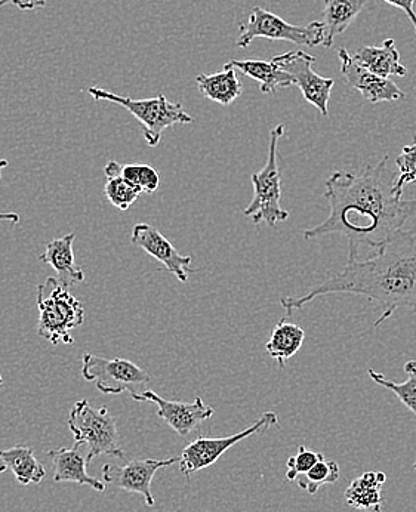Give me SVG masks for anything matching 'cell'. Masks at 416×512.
Here are the masks:
<instances>
[{"mask_svg": "<svg viewBox=\"0 0 416 512\" xmlns=\"http://www.w3.org/2000/svg\"><path fill=\"white\" fill-rule=\"evenodd\" d=\"M82 376L85 381L95 382L101 393L109 396L140 394L150 382V375L140 366L126 359H104L95 354H85L82 359Z\"/></svg>", "mask_w": 416, "mask_h": 512, "instance_id": "8", "label": "cell"}, {"mask_svg": "<svg viewBox=\"0 0 416 512\" xmlns=\"http://www.w3.org/2000/svg\"><path fill=\"white\" fill-rule=\"evenodd\" d=\"M369 0H325L323 5V46L331 48L335 37L342 35L354 23Z\"/></svg>", "mask_w": 416, "mask_h": 512, "instance_id": "21", "label": "cell"}, {"mask_svg": "<svg viewBox=\"0 0 416 512\" xmlns=\"http://www.w3.org/2000/svg\"><path fill=\"white\" fill-rule=\"evenodd\" d=\"M406 373L416 372V360H411V362L406 363L405 367Z\"/></svg>", "mask_w": 416, "mask_h": 512, "instance_id": "33", "label": "cell"}, {"mask_svg": "<svg viewBox=\"0 0 416 512\" xmlns=\"http://www.w3.org/2000/svg\"><path fill=\"white\" fill-rule=\"evenodd\" d=\"M341 477L340 465L335 461H322L317 462L308 473L303 474L297 478V484L300 489L310 493V495H316L319 492L320 487L326 486V484H335Z\"/></svg>", "mask_w": 416, "mask_h": 512, "instance_id": "25", "label": "cell"}, {"mask_svg": "<svg viewBox=\"0 0 416 512\" xmlns=\"http://www.w3.org/2000/svg\"><path fill=\"white\" fill-rule=\"evenodd\" d=\"M46 3L48 0H0V8L14 5L21 11H35V9L45 8Z\"/></svg>", "mask_w": 416, "mask_h": 512, "instance_id": "30", "label": "cell"}, {"mask_svg": "<svg viewBox=\"0 0 416 512\" xmlns=\"http://www.w3.org/2000/svg\"><path fill=\"white\" fill-rule=\"evenodd\" d=\"M196 83L203 97L221 106H230L243 94V85L230 63L224 66L223 72L199 74Z\"/></svg>", "mask_w": 416, "mask_h": 512, "instance_id": "18", "label": "cell"}, {"mask_svg": "<svg viewBox=\"0 0 416 512\" xmlns=\"http://www.w3.org/2000/svg\"><path fill=\"white\" fill-rule=\"evenodd\" d=\"M131 243L137 248L143 249L157 261L162 262L163 267L174 274L181 283L189 282L190 265L193 258L183 256L175 249V246L160 233L153 225L140 222L135 225L131 234Z\"/></svg>", "mask_w": 416, "mask_h": 512, "instance_id": "14", "label": "cell"}, {"mask_svg": "<svg viewBox=\"0 0 416 512\" xmlns=\"http://www.w3.org/2000/svg\"><path fill=\"white\" fill-rule=\"evenodd\" d=\"M396 165L400 175L394 185V190H396L397 196L403 197L406 185L416 181V138L414 144L403 147L402 153L396 159Z\"/></svg>", "mask_w": 416, "mask_h": 512, "instance_id": "28", "label": "cell"}, {"mask_svg": "<svg viewBox=\"0 0 416 512\" xmlns=\"http://www.w3.org/2000/svg\"><path fill=\"white\" fill-rule=\"evenodd\" d=\"M414 470H416V461H415V464H414Z\"/></svg>", "mask_w": 416, "mask_h": 512, "instance_id": "37", "label": "cell"}, {"mask_svg": "<svg viewBox=\"0 0 416 512\" xmlns=\"http://www.w3.org/2000/svg\"><path fill=\"white\" fill-rule=\"evenodd\" d=\"M0 221L11 222V224H18L20 222V215L14 212H0Z\"/></svg>", "mask_w": 416, "mask_h": 512, "instance_id": "32", "label": "cell"}, {"mask_svg": "<svg viewBox=\"0 0 416 512\" xmlns=\"http://www.w3.org/2000/svg\"><path fill=\"white\" fill-rule=\"evenodd\" d=\"M0 456L21 486L39 484L46 476L45 467L36 459L32 447L17 444L11 449L2 450Z\"/></svg>", "mask_w": 416, "mask_h": 512, "instance_id": "23", "label": "cell"}, {"mask_svg": "<svg viewBox=\"0 0 416 512\" xmlns=\"http://www.w3.org/2000/svg\"><path fill=\"white\" fill-rule=\"evenodd\" d=\"M273 61L280 69L291 74L295 85L300 86L307 103L316 107L323 116H329L328 104L335 80L314 72L316 57L304 51H289L276 55Z\"/></svg>", "mask_w": 416, "mask_h": 512, "instance_id": "10", "label": "cell"}, {"mask_svg": "<svg viewBox=\"0 0 416 512\" xmlns=\"http://www.w3.org/2000/svg\"><path fill=\"white\" fill-rule=\"evenodd\" d=\"M390 157L359 172L337 171L326 180L325 197L329 217L316 227L303 231L305 240L328 234H341L348 248L365 245L379 251L409 218L416 214V199L397 196L396 177L388 169Z\"/></svg>", "mask_w": 416, "mask_h": 512, "instance_id": "1", "label": "cell"}, {"mask_svg": "<svg viewBox=\"0 0 416 512\" xmlns=\"http://www.w3.org/2000/svg\"><path fill=\"white\" fill-rule=\"evenodd\" d=\"M353 57L360 66L384 79L408 74V69L400 63V54L393 39L384 40L382 46H363Z\"/></svg>", "mask_w": 416, "mask_h": 512, "instance_id": "17", "label": "cell"}, {"mask_svg": "<svg viewBox=\"0 0 416 512\" xmlns=\"http://www.w3.org/2000/svg\"><path fill=\"white\" fill-rule=\"evenodd\" d=\"M38 333L52 345H72V330L85 323L82 302L60 280L48 277L38 286Z\"/></svg>", "mask_w": 416, "mask_h": 512, "instance_id": "3", "label": "cell"}, {"mask_svg": "<svg viewBox=\"0 0 416 512\" xmlns=\"http://www.w3.org/2000/svg\"><path fill=\"white\" fill-rule=\"evenodd\" d=\"M341 61V74L345 83L357 89L369 103L377 104L381 101L394 103L406 97L405 92L390 79H384L377 74L369 72L366 67L360 66L353 55L345 48L338 51Z\"/></svg>", "mask_w": 416, "mask_h": 512, "instance_id": "13", "label": "cell"}, {"mask_svg": "<svg viewBox=\"0 0 416 512\" xmlns=\"http://www.w3.org/2000/svg\"><path fill=\"white\" fill-rule=\"evenodd\" d=\"M75 239L76 233H69L60 239L51 240L46 245V251L39 256L40 261L54 268L61 285L67 289L85 280V273L75 261V252H73Z\"/></svg>", "mask_w": 416, "mask_h": 512, "instance_id": "15", "label": "cell"}, {"mask_svg": "<svg viewBox=\"0 0 416 512\" xmlns=\"http://www.w3.org/2000/svg\"><path fill=\"white\" fill-rule=\"evenodd\" d=\"M69 428L75 437L76 447L88 446V462L101 455L125 458L116 419L106 406L94 409L88 400H79L70 410Z\"/></svg>", "mask_w": 416, "mask_h": 512, "instance_id": "5", "label": "cell"}, {"mask_svg": "<svg viewBox=\"0 0 416 512\" xmlns=\"http://www.w3.org/2000/svg\"><path fill=\"white\" fill-rule=\"evenodd\" d=\"M368 373L372 381L377 382L385 390H390L391 393L396 394L400 402L405 404L416 416V372L408 373V381L402 382V384H396V382L384 378L382 373L375 372L374 369H369Z\"/></svg>", "mask_w": 416, "mask_h": 512, "instance_id": "27", "label": "cell"}, {"mask_svg": "<svg viewBox=\"0 0 416 512\" xmlns=\"http://www.w3.org/2000/svg\"><path fill=\"white\" fill-rule=\"evenodd\" d=\"M180 462V458L134 459L126 465L106 464L103 467V481L116 489L143 496L147 507H154L152 481L157 471Z\"/></svg>", "mask_w": 416, "mask_h": 512, "instance_id": "11", "label": "cell"}, {"mask_svg": "<svg viewBox=\"0 0 416 512\" xmlns=\"http://www.w3.org/2000/svg\"><path fill=\"white\" fill-rule=\"evenodd\" d=\"M135 402H152L157 406V416L162 418L175 433L181 437L189 436L202 422L212 418L215 410L203 402L202 397H197L194 402H171L162 399L152 390L143 391L140 394H132Z\"/></svg>", "mask_w": 416, "mask_h": 512, "instance_id": "12", "label": "cell"}, {"mask_svg": "<svg viewBox=\"0 0 416 512\" xmlns=\"http://www.w3.org/2000/svg\"><path fill=\"white\" fill-rule=\"evenodd\" d=\"M357 255V249L348 248L344 270L323 280L303 296L280 299L288 316L319 296L334 293L366 296L381 305L382 314L375 328L400 308L416 313V227L397 231L371 259L359 261Z\"/></svg>", "mask_w": 416, "mask_h": 512, "instance_id": "2", "label": "cell"}, {"mask_svg": "<svg viewBox=\"0 0 416 512\" xmlns=\"http://www.w3.org/2000/svg\"><path fill=\"white\" fill-rule=\"evenodd\" d=\"M49 458L54 467V481L55 483H63V481H72V483L85 484V486L92 487L97 492L103 493L106 490V483L103 480L89 476L88 474V459L86 456L80 455L79 447L73 449L49 450Z\"/></svg>", "mask_w": 416, "mask_h": 512, "instance_id": "16", "label": "cell"}, {"mask_svg": "<svg viewBox=\"0 0 416 512\" xmlns=\"http://www.w3.org/2000/svg\"><path fill=\"white\" fill-rule=\"evenodd\" d=\"M6 470H8V467H6L5 461L0 456V474L5 473Z\"/></svg>", "mask_w": 416, "mask_h": 512, "instance_id": "35", "label": "cell"}, {"mask_svg": "<svg viewBox=\"0 0 416 512\" xmlns=\"http://www.w3.org/2000/svg\"><path fill=\"white\" fill-rule=\"evenodd\" d=\"M95 101H107L128 110L138 122L143 125V135L147 146L157 147L165 129L175 125H189L194 119L183 109L180 103H171L165 95H157L146 100H134V98L122 97L106 89L91 86L86 89Z\"/></svg>", "mask_w": 416, "mask_h": 512, "instance_id": "4", "label": "cell"}, {"mask_svg": "<svg viewBox=\"0 0 416 512\" xmlns=\"http://www.w3.org/2000/svg\"><path fill=\"white\" fill-rule=\"evenodd\" d=\"M304 339V329L292 322L291 316L286 314V317L274 326L273 333L265 344V351L271 359L277 360L282 369H285L286 362L303 347Z\"/></svg>", "mask_w": 416, "mask_h": 512, "instance_id": "20", "label": "cell"}, {"mask_svg": "<svg viewBox=\"0 0 416 512\" xmlns=\"http://www.w3.org/2000/svg\"><path fill=\"white\" fill-rule=\"evenodd\" d=\"M104 174L107 178L120 175L146 194L156 193L160 185L159 172L149 165H120L119 162L110 160L104 168Z\"/></svg>", "mask_w": 416, "mask_h": 512, "instance_id": "24", "label": "cell"}, {"mask_svg": "<svg viewBox=\"0 0 416 512\" xmlns=\"http://www.w3.org/2000/svg\"><path fill=\"white\" fill-rule=\"evenodd\" d=\"M279 418L274 412H265L254 425L243 430L242 433L233 434V436L221 437V439H211V437H199L191 441L189 446L183 450L180 456V470L186 477L197 471L205 470V468L214 465L224 453L231 447L236 446L237 443L254 436V434L261 433L267 428L277 425Z\"/></svg>", "mask_w": 416, "mask_h": 512, "instance_id": "9", "label": "cell"}, {"mask_svg": "<svg viewBox=\"0 0 416 512\" xmlns=\"http://www.w3.org/2000/svg\"><path fill=\"white\" fill-rule=\"evenodd\" d=\"M387 481V476L379 471H368L356 480L351 481L345 490V502L354 510L365 512H382L381 487Z\"/></svg>", "mask_w": 416, "mask_h": 512, "instance_id": "19", "label": "cell"}, {"mask_svg": "<svg viewBox=\"0 0 416 512\" xmlns=\"http://www.w3.org/2000/svg\"><path fill=\"white\" fill-rule=\"evenodd\" d=\"M8 165H9L8 160H6V159L0 160V183H2V171Z\"/></svg>", "mask_w": 416, "mask_h": 512, "instance_id": "34", "label": "cell"}, {"mask_svg": "<svg viewBox=\"0 0 416 512\" xmlns=\"http://www.w3.org/2000/svg\"><path fill=\"white\" fill-rule=\"evenodd\" d=\"M239 32L236 45L242 49L248 48L258 37L268 40H288L295 45H304L308 48L323 45L325 40V26L320 21H314L307 26H294L260 6L252 9L248 23L239 24Z\"/></svg>", "mask_w": 416, "mask_h": 512, "instance_id": "7", "label": "cell"}, {"mask_svg": "<svg viewBox=\"0 0 416 512\" xmlns=\"http://www.w3.org/2000/svg\"><path fill=\"white\" fill-rule=\"evenodd\" d=\"M104 193H106L107 200L112 203L114 208L125 212L131 209V206L137 202L138 197L143 194V191L137 185L129 183L128 180L120 177V175H113V177L107 178Z\"/></svg>", "mask_w": 416, "mask_h": 512, "instance_id": "26", "label": "cell"}, {"mask_svg": "<svg viewBox=\"0 0 416 512\" xmlns=\"http://www.w3.org/2000/svg\"><path fill=\"white\" fill-rule=\"evenodd\" d=\"M285 134V126L277 125L270 132L267 163L260 172L251 175L254 185V199L249 203L243 214L251 217L254 224L265 222L268 227H276L279 222L291 217L288 211L280 206L282 199V174L277 162V144Z\"/></svg>", "mask_w": 416, "mask_h": 512, "instance_id": "6", "label": "cell"}, {"mask_svg": "<svg viewBox=\"0 0 416 512\" xmlns=\"http://www.w3.org/2000/svg\"><path fill=\"white\" fill-rule=\"evenodd\" d=\"M2 384H3V378H2V375H0V387H2Z\"/></svg>", "mask_w": 416, "mask_h": 512, "instance_id": "36", "label": "cell"}, {"mask_svg": "<svg viewBox=\"0 0 416 512\" xmlns=\"http://www.w3.org/2000/svg\"><path fill=\"white\" fill-rule=\"evenodd\" d=\"M230 64L245 76L252 77V79L260 82L263 94H273L277 89L289 88V86L295 85L291 74L280 69L273 60L270 63L258 60H233L230 61Z\"/></svg>", "mask_w": 416, "mask_h": 512, "instance_id": "22", "label": "cell"}, {"mask_svg": "<svg viewBox=\"0 0 416 512\" xmlns=\"http://www.w3.org/2000/svg\"><path fill=\"white\" fill-rule=\"evenodd\" d=\"M388 5L396 6V8L402 9L406 15H408L409 20H411L412 26L415 29L416 35V12L414 9V5L416 0H384Z\"/></svg>", "mask_w": 416, "mask_h": 512, "instance_id": "31", "label": "cell"}, {"mask_svg": "<svg viewBox=\"0 0 416 512\" xmlns=\"http://www.w3.org/2000/svg\"><path fill=\"white\" fill-rule=\"evenodd\" d=\"M322 453L311 452L305 449V446L298 447V453L286 462L288 473H286V480L295 481L298 477L308 473L317 462L322 461Z\"/></svg>", "mask_w": 416, "mask_h": 512, "instance_id": "29", "label": "cell"}]
</instances>
